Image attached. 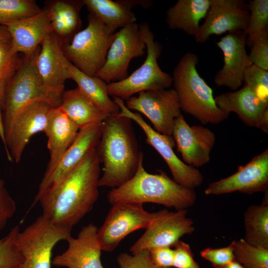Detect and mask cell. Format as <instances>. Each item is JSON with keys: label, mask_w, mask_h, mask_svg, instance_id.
Listing matches in <instances>:
<instances>
[{"label": "cell", "mask_w": 268, "mask_h": 268, "mask_svg": "<svg viewBox=\"0 0 268 268\" xmlns=\"http://www.w3.org/2000/svg\"><path fill=\"white\" fill-rule=\"evenodd\" d=\"M16 205L4 187L0 188V231L4 229L8 220L14 214Z\"/></svg>", "instance_id": "60d3db41"}, {"label": "cell", "mask_w": 268, "mask_h": 268, "mask_svg": "<svg viewBox=\"0 0 268 268\" xmlns=\"http://www.w3.org/2000/svg\"><path fill=\"white\" fill-rule=\"evenodd\" d=\"M100 164L93 149L40 198L42 215L55 225L72 228L98 200Z\"/></svg>", "instance_id": "6da1fadb"}, {"label": "cell", "mask_w": 268, "mask_h": 268, "mask_svg": "<svg viewBox=\"0 0 268 268\" xmlns=\"http://www.w3.org/2000/svg\"><path fill=\"white\" fill-rule=\"evenodd\" d=\"M199 57L187 52L175 67L172 80L181 110L193 116L202 124H218L229 114L216 105L212 89L200 76L197 66Z\"/></svg>", "instance_id": "277c9868"}, {"label": "cell", "mask_w": 268, "mask_h": 268, "mask_svg": "<svg viewBox=\"0 0 268 268\" xmlns=\"http://www.w3.org/2000/svg\"><path fill=\"white\" fill-rule=\"evenodd\" d=\"M79 129L59 106L51 108L44 132L48 137L50 158L45 174L52 171L75 139Z\"/></svg>", "instance_id": "cb8c5ba5"}, {"label": "cell", "mask_w": 268, "mask_h": 268, "mask_svg": "<svg viewBox=\"0 0 268 268\" xmlns=\"http://www.w3.org/2000/svg\"><path fill=\"white\" fill-rule=\"evenodd\" d=\"M173 267L176 268H200L194 259L190 245L178 241L174 245Z\"/></svg>", "instance_id": "ab89813d"}, {"label": "cell", "mask_w": 268, "mask_h": 268, "mask_svg": "<svg viewBox=\"0 0 268 268\" xmlns=\"http://www.w3.org/2000/svg\"><path fill=\"white\" fill-rule=\"evenodd\" d=\"M224 56V66L214 76L218 87L226 86L236 91L244 84L246 69L253 64L247 53V35L245 31L228 32L216 42Z\"/></svg>", "instance_id": "ac0fdd59"}, {"label": "cell", "mask_w": 268, "mask_h": 268, "mask_svg": "<svg viewBox=\"0 0 268 268\" xmlns=\"http://www.w3.org/2000/svg\"><path fill=\"white\" fill-rule=\"evenodd\" d=\"M232 242L235 260L244 268H268V249L253 245L243 238Z\"/></svg>", "instance_id": "4dcf8cb0"}, {"label": "cell", "mask_w": 268, "mask_h": 268, "mask_svg": "<svg viewBox=\"0 0 268 268\" xmlns=\"http://www.w3.org/2000/svg\"><path fill=\"white\" fill-rule=\"evenodd\" d=\"M248 7L249 22L245 31L247 35V45L251 48L260 33L268 27V0H250Z\"/></svg>", "instance_id": "836d02e7"}, {"label": "cell", "mask_w": 268, "mask_h": 268, "mask_svg": "<svg viewBox=\"0 0 268 268\" xmlns=\"http://www.w3.org/2000/svg\"><path fill=\"white\" fill-rule=\"evenodd\" d=\"M102 122L79 130L75 139L58 165L50 172L44 174L31 208L38 202L43 195L72 170L90 151L97 148L101 136Z\"/></svg>", "instance_id": "2e32d148"}, {"label": "cell", "mask_w": 268, "mask_h": 268, "mask_svg": "<svg viewBox=\"0 0 268 268\" xmlns=\"http://www.w3.org/2000/svg\"><path fill=\"white\" fill-rule=\"evenodd\" d=\"M51 108L44 101H35L22 110L14 119L4 136V143L15 162H19L31 136L44 131Z\"/></svg>", "instance_id": "ffe728a7"}, {"label": "cell", "mask_w": 268, "mask_h": 268, "mask_svg": "<svg viewBox=\"0 0 268 268\" xmlns=\"http://www.w3.org/2000/svg\"><path fill=\"white\" fill-rule=\"evenodd\" d=\"M245 236L248 243L268 249V197L260 205H251L244 212Z\"/></svg>", "instance_id": "f546056e"}, {"label": "cell", "mask_w": 268, "mask_h": 268, "mask_svg": "<svg viewBox=\"0 0 268 268\" xmlns=\"http://www.w3.org/2000/svg\"><path fill=\"white\" fill-rule=\"evenodd\" d=\"M209 6L210 0H178L167 10L166 22L170 29L180 30L195 37Z\"/></svg>", "instance_id": "d4e9b609"}, {"label": "cell", "mask_w": 268, "mask_h": 268, "mask_svg": "<svg viewBox=\"0 0 268 268\" xmlns=\"http://www.w3.org/2000/svg\"><path fill=\"white\" fill-rule=\"evenodd\" d=\"M0 136L2 140L4 142V132L2 123V117H0ZM4 187V182L0 179V188Z\"/></svg>", "instance_id": "ee69618b"}, {"label": "cell", "mask_w": 268, "mask_h": 268, "mask_svg": "<svg viewBox=\"0 0 268 268\" xmlns=\"http://www.w3.org/2000/svg\"><path fill=\"white\" fill-rule=\"evenodd\" d=\"M19 231V225H17L0 239V268H20L23 257L16 242Z\"/></svg>", "instance_id": "e575fe53"}, {"label": "cell", "mask_w": 268, "mask_h": 268, "mask_svg": "<svg viewBox=\"0 0 268 268\" xmlns=\"http://www.w3.org/2000/svg\"></svg>", "instance_id": "c3c4849f"}, {"label": "cell", "mask_w": 268, "mask_h": 268, "mask_svg": "<svg viewBox=\"0 0 268 268\" xmlns=\"http://www.w3.org/2000/svg\"><path fill=\"white\" fill-rule=\"evenodd\" d=\"M117 261L120 268H157L152 262L147 250L133 255L121 253L118 256Z\"/></svg>", "instance_id": "f35d334b"}, {"label": "cell", "mask_w": 268, "mask_h": 268, "mask_svg": "<svg viewBox=\"0 0 268 268\" xmlns=\"http://www.w3.org/2000/svg\"><path fill=\"white\" fill-rule=\"evenodd\" d=\"M90 13L98 18L111 31L136 22L135 14L124 0H83Z\"/></svg>", "instance_id": "f1b7e54d"}, {"label": "cell", "mask_w": 268, "mask_h": 268, "mask_svg": "<svg viewBox=\"0 0 268 268\" xmlns=\"http://www.w3.org/2000/svg\"><path fill=\"white\" fill-rule=\"evenodd\" d=\"M250 18L248 4L243 0H210L203 23L194 37L204 43L212 35L238 30L246 31Z\"/></svg>", "instance_id": "5bb4252c"}, {"label": "cell", "mask_w": 268, "mask_h": 268, "mask_svg": "<svg viewBox=\"0 0 268 268\" xmlns=\"http://www.w3.org/2000/svg\"><path fill=\"white\" fill-rule=\"evenodd\" d=\"M158 174L147 172L143 166V158L134 176L120 187L112 188L107 195L111 205L119 203H154L173 207L187 209L196 202L194 189L181 185L162 170Z\"/></svg>", "instance_id": "3957f363"}, {"label": "cell", "mask_w": 268, "mask_h": 268, "mask_svg": "<svg viewBox=\"0 0 268 268\" xmlns=\"http://www.w3.org/2000/svg\"><path fill=\"white\" fill-rule=\"evenodd\" d=\"M145 49L139 25L134 22L125 25L115 32L105 63L95 76L107 84L125 79L131 60L143 56Z\"/></svg>", "instance_id": "8fae6325"}, {"label": "cell", "mask_w": 268, "mask_h": 268, "mask_svg": "<svg viewBox=\"0 0 268 268\" xmlns=\"http://www.w3.org/2000/svg\"><path fill=\"white\" fill-rule=\"evenodd\" d=\"M4 100L0 98V117H2V110L3 109Z\"/></svg>", "instance_id": "7dc6e473"}, {"label": "cell", "mask_w": 268, "mask_h": 268, "mask_svg": "<svg viewBox=\"0 0 268 268\" xmlns=\"http://www.w3.org/2000/svg\"><path fill=\"white\" fill-rule=\"evenodd\" d=\"M97 227L90 223L82 227L76 238L69 236L67 250L52 261L54 266L67 268H104Z\"/></svg>", "instance_id": "7402d4cb"}, {"label": "cell", "mask_w": 268, "mask_h": 268, "mask_svg": "<svg viewBox=\"0 0 268 268\" xmlns=\"http://www.w3.org/2000/svg\"><path fill=\"white\" fill-rule=\"evenodd\" d=\"M172 135L185 164L197 168L209 161L216 139L211 130L201 125L190 126L181 114L174 121Z\"/></svg>", "instance_id": "e0dca14e"}, {"label": "cell", "mask_w": 268, "mask_h": 268, "mask_svg": "<svg viewBox=\"0 0 268 268\" xmlns=\"http://www.w3.org/2000/svg\"><path fill=\"white\" fill-rule=\"evenodd\" d=\"M3 25L10 37V54L13 56L22 53L24 58L30 56L52 31L47 9Z\"/></svg>", "instance_id": "603a6c76"}, {"label": "cell", "mask_w": 268, "mask_h": 268, "mask_svg": "<svg viewBox=\"0 0 268 268\" xmlns=\"http://www.w3.org/2000/svg\"><path fill=\"white\" fill-rule=\"evenodd\" d=\"M223 268H244V267L238 262L237 261L234 260V261L231 262L227 265H226Z\"/></svg>", "instance_id": "f6af8a7d"}, {"label": "cell", "mask_w": 268, "mask_h": 268, "mask_svg": "<svg viewBox=\"0 0 268 268\" xmlns=\"http://www.w3.org/2000/svg\"><path fill=\"white\" fill-rule=\"evenodd\" d=\"M244 84L253 90L263 100L268 102V70L251 65L245 71Z\"/></svg>", "instance_id": "d590c367"}, {"label": "cell", "mask_w": 268, "mask_h": 268, "mask_svg": "<svg viewBox=\"0 0 268 268\" xmlns=\"http://www.w3.org/2000/svg\"><path fill=\"white\" fill-rule=\"evenodd\" d=\"M138 25L147 50L146 59L130 76L107 84L109 95L123 100L127 101L134 94L142 91L168 89L173 84L172 76L162 71L157 62L162 51V45L154 40L147 23Z\"/></svg>", "instance_id": "52a82bcc"}, {"label": "cell", "mask_w": 268, "mask_h": 268, "mask_svg": "<svg viewBox=\"0 0 268 268\" xmlns=\"http://www.w3.org/2000/svg\"><path fill=\"white\" fill-rule=\"evenodd\" d=\"M268 187V149L240 166L232 175L210 183L205 189L206 195H220L238 192L252 195L266 192Z\"/></svg>", "instance_id": "9a60e30c"}, {"label": "cell", "mask_w": 268, "mask_h": 268, "mask_svg": "<svg viewBox=\"0 0 268 268\" xmlns=\"http://www.w3.org/2000/svg\"><path fill=\"white\" fill-rule=\"evenodd\" d=\"M79 130L102 122L107 117L77 87L64 91L60 106Z\"/></svg>", "instance_id": "484cf974"}, {"label": "cell", "mask_w": 268, "mask_h": 268, "mask_svg": "<svg viewBox=\"0 0 268 268\" xmlns=\"http://www.w3.org/2000/svg\"><path fill=\"white\" fill-rule=\"evenodd\" d=\"M148 250L152 262L157 268L173 267L174 252L171 247H155Z\"/></svg>", "instance_id": "b9f144b4"}, {"label": "cell", "mask_w": 268, "mask_h": 268, "mask_svg": "<svg viewBox=\"0 0 268 268\" xmlns=\"http://www.w3.org/2000/svg\"><path fill=\"white\" fill-rule=\"evenodd\" d=\"M72 228L54 225L42 215L18 233L16 242L23 257L19 268H51L52 250L70 236Z\"/></svg>", "instance_id": "ba28073f"}, {"label": "cell", "mask_w": 268, "mask_h": 268, "mask_svg": "<svg viewBox=\"0 0 268 268\" xmlns=\"http://www.w3.org/2000/svg\"><path fill=\"white\" fill-rule=\"evenodd\" d=\"M142 205L134 203L112 205L104 223L97 230L102 251H113L129 234L148 226L155 212L145 210Z\"/></svg>", "instance_id": "30bf717a"}, {"label": "cell", "mask_w": 268, "mask_h": 268, "mask_svg": "<svg viewBox=\"0 0 268 268\" xmlns=\"http://www.w3.org/2000/svg\"><path fill=\"white\" fill-rule=\"evenodd\" d=\"M83 5L81 1L58 0L47 9L52 32L62 41H71L79 31V11Z\"/></svg>", "instance_id": "4316f807"}, {"label": "cell", "mask_w": 268, "mask_h": 268, "mask_svg": "<svg viewBox=\"0 0 268 268\" xmlns=\"http://www.w3.org/2000/svg\"><path fill=\"white\" fill-rule=\"evenodd\" d=\"M217 107L230 114L235 113L246 125L268 133V102L261 99L250 87L220 94L214 98Z\"/></svg>", "instance_id": "44dd1931"}, {"label": "cell", "mask_w": 268, "mask_h": 268, "mask_svg": "<svg viewBox=\"0 0 268 268\" xmlns=\"http://www.w3.org/2000/svg\"><path fill=\"white\" fill-rule=\"evenodd\" d=\"M9 36L6 28L3 25H0V39Z\"/></svg>", "instance_id": "bcb514c9"}, {"label": "cell", "mask_w": 268, "mask_h": 268, "mask_svg": "<svg viewBox=\"0 0 268 268\" xmlns=\"http://www.w3.org/2000/svg\"><path fill=\"white\" fill-rule=\"evenodd\" d=\"M10 36L0 39V98L4 100L6 88L21 62L17 55L10 54Z\"/></svg>", "instance_id": "d6a6232c"}, {"label": "cell", "mask_w": 268, "mask_h": 268, "mask_svg": "<svg viewBox=\"0 0 268 268\" xmlns=\"http://www.w3.org/2000/svg\"><path fill=\"white\" fill-rule=\"evenodd\" d=\"M88 25L68 43L62 45L66 58L85 74L94 76L105 63L115 32L89 13Z\"/></svg>", "instance_id": "8992f818"}, {"label": "cell", "mask_w": 268, "mask_h": 268, "mask_svg": "<svg viewBox=\"0 0 268 268\" xmlns=\"http://www.w3.org/2000/svg\"><path fill=\"white\" fill-rule=\"evenodd\" d=\"M42 10L33 0H0V25L36 15Z\"/></svg>", "instance_id": "1f68e13d"}, {"label": "cell", "mask_w": 268, "mask_h": 268, "mask_svg": "<svg viewBox=\"0 0 268 268\" xmlns=\"http://www.w3.org/2000/svg\"><path fill=\"white\" fill-rule=\"evenodd\" d=\"M66 66L69 79L74 81L79 90L107 115L120 112L118 105L109 95L107 83L96 76H90L79 70L67 59Z\"/></svg>", "instance_id": "83f0119b"}, {"label": "cell", "mask_w": 268, "mask_h": 268, "mask_svg": "<svg viewBox=\"0 0 268 268\" xmlns=\"http://www.w3.org/2000/svg\"><path fill=\"white\" fill-rule=\"evenodd\" d=\"M120 109V115L135 122L142 130L146 142L153 147L164 159L173 176V180L183 186L194 189L200 186L203 181L202 174L197 168L185 164L173 151L175 142L172 135L161 134L149 126L138 113L127 108L123 100L113 97Z\"/></svg>", "instance_id": "9c48e42d"}, {"label": "cell", "mask_w": 268, "mask_h": 268, "mask_svg": "<svg viewBox=\"0 0 268 268\" xmlns=\"http://www.w3.org/2000/svg\"><path fill=\"white\" fill-rule=\"evenodd\" d=\"M62 41L52 31L40 45L36 59L38 73L47 91L61 102L65 83L69 79Z\"/></svg>", "instance_id": "d6986e66"}, {"label": "cell", "mask_w": 268, "mask_h": 268, "mask_svg": "<svg viewBox=\"0 0 268 268\" xmlns=\"http://www.w3.org/2000/svg\"><path fill=\"white\" fill-rule=\"evenodd\" d=\"M40 46L23 61L9 82L4 95L2 123L4 137L16 115L31 103L42 101L51 107L60 106L61 102L45 88L36 67Z\"/></svg>", "instance_id": "5b68a950"}, {"label": "cell", "mask_w": 268, "mask_h": 268, "mask_svg": "<svg viewBox=\"0 0 268 268\" xmlns=\"http://www.w3.org/2000/svg\"><path fill=\"white\" fill-rule=\"evenodd\" d=\"M200 255L208 261L213 268H223L235 260L232 242L223 248H205L200 252Z\"/></svg>", "instance_id": "74e56055"}, {"label": "cell", "mask_w": 268, "mask_h": 268, "mask_svg": "<svg viewBox=\"0 0 268 268\" xmlns=\"http://www.w3.org/2000/svg\"><path fill=\"white\" fill-rule=\"evenodd\" d=\"M187 209L175 211L164 209L156 212L143 234L130 251L133 255L153 248L174 246L181 237L191 234L195 230L194 221L187 216Z\"/></svg>", "instance_id": "7c38bea8"}, {"label": "cell", "mask_w": 268, "mask_h": 268, "mask_svg": "<svg viewBox=\"0 0 268 268\" xmlns=\"http://www.w3.org/2000/svg\"><path fill=\"white\" fill-rule=\"evenodd\" d=\"M132 120L120 113L109 115L102 122V134L96 148L103 173L99 187L115 188L130 180L143 158Z\"/></svg>", "instance_id": "7a4b0ae2"}, {"label": "cell", "mask_w": 268, "mask_h": 268, "mask_svg": "<svg viewBox=\"0 0 268 268\" xmlns=\"http://www.w3.org/2000/svg\"><path fill=\"white\" fill-rule=\"evenodd\" d=\"M131 8L140 5L145 8H149L151 6L152 1L147 0H124Z\"/></svg>", "instance_id": "7bdbcfd3"}, {"label": "cell", "mask_w": 268, "mask_h": 268, "mask_svg": "<svg viewBox=\"0 0 268 268\" xmlns=\"http://www.w3.org/2000/svg\"><path fill=\"white\" fill-rule=\"evenodd\" d=\"M251 48L248 57L252 64L268 70V27L260 33Z\"/></svg>", "instance_id": "8d00e7d4"}, {"label": "cell", "mask_w": 268, "mask_h": 268, "mask_svg": "<svg viewBox=\"0 0 268 268\" xmlns=\"http://www.w3.org/2000/svg\"><path fill=\"white\" fill-rule=\"evenodd\" d=\"M126 101L127 108L144 115L155 131L162 134L172 135L174 121L181 114L178 96L173 88L142 91Z\"/></svg>", "instance_id": "4fadbf2b"}]
</instances>
